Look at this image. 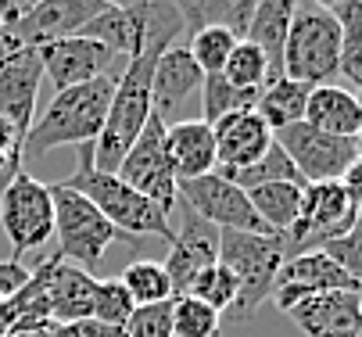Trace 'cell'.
<instances>
[{
    "mask_svg": "<svg viewBox=\"0 0 362 337\" xmlns=\"http://www.w3.org/2000/svg\"><path fill=\"white\" fill-rule=\"evenodd\" d=\"M133 298L122 287L119 276H108V280H97L93 287V316L90 319H100V323H112V326H122L129 316H133Z\"/></svg>",
    "mask_w": 362,
    "mask_h": 337,
    "instance_id": "34",
    "label": "cell"
},
{
    "mask_svg": "<svg viewBox=\"0 0 362 337\" xmlns=\"http://www.w3.org/2000/svg\"><path fill=\"white\" fill-rule=\"evenodd\" d=\"M313 8H323V11H334L337 4H344V0H308Z\"/></svg>",
    "mask_w": 362,
    "mask_h": 337,
    "instance_id": "43",
    "label": "cell"
},
{
    "mask_svg": "<svg viewBox=\"0 0 362 337\" xmlns=\"http://www.w3.org/2000/svg\"><path fill=\"white\" fill-rule=\"evenodd\" d=\"M122 287L129 291L133 305H158V302H173V287H169V276L162 269V262H129L122 269Z\"/></svg>",
    "mask_w": 362,
    "mask_h": 337,
    "instance_id": "29",
    "label": "cell"
},
{
    "mask_svg": "<svg viewBox=\"0 0 362 337\" xmlns=\"http://www.w3.org/2000/svg\"><path fill=\"white\" fill-rule=\"evenodd\" d=\"M355 101H358V108H362V86L355 90Z\"/></svg>",
    "mask_w": 362,
    "mask_h": 337,
    "instance_id": "46",
    "label": "cell"
},
{
    "mask_svg": "<svg viewBox=\"0 0 362 337\" xmlns=\"http://www.w3.org/2000/svg\"><path fill=\"white\" fill-rule=\"evenodd\" d=\"M108 8H144V4H151V0H105Z\"/></svg>",
    "mask_w": 362,
    "mask_h": 337,
    "instance_id": "42",
    "label": "cell"
},
{
    "mask_svg": "<svg viewBox=\"0 0 362 337\" xmlns=\"http://www.w3.org/2000/svg\"><path fill=\"white\" fill-rule=\"evenodd\" d=\"M112 93H115L112 76L58 90L54 101L47 105V112L29 126V133L22 140V162L40 158L54 148H86V143H97L100 129H105V119H108V108H112Z\"/></svg>",
    "mask_w": 362,
    "mask_h": 337,
    "instance_id": "2",
    "label": "cell"
},
{
    "mask_svg": "<svg viewBox=\"0 0 362 337\" xmlns=\"http://www.w3.org/2000/svg\"><path fill=\"white\" fill-rule=\"evenodd\" d=\"M358 337H362V333H358Z\"/></svg>",
    "mask_w": 362,
    "mask_h": 337,
    "instance_id": "47",
    "label": "cell"
},
{
    "mask_svg": "<svg viewBox=\"0 0 362 337\" xmlns=\"http://www.w3.org/2000/svg\"><path fill=\"white\" fill-rule=\"evenodd\" d=\"M323 337H358V333H323Z\"/></svg>",
    "mask_w": 362,
    "mask_h": 337,
    "instance_id": "45",
    "label": "cell"
},
{
    "mask_svg": "<svg viewBox=\"0 0 362 337\" xmlns=\"http://www.w3.org/2000/svg\"><path fill=\"white\" fill-rule=\"evenodd\" d=\"M273 140L287 151V158L294 162L305 187L308 183H337L344 176V169L355 162V143L351 140L320 133L308 122H294V126L273 133Z\"/></svg>",
    "mask_w": 362,
    "mask_h": 337,
    "instance_id": "10",
    "label": "cell"
},
{
    "mask_svg": "<svg viewBox=\"0 0 362 337\" xmlns=\"http://www.w3.org/2000/svg\"><path fill=\"white\" fill-rule=\"evenodd\" d=\"M115 176L122 183H129L140 198L158 205L165 215L176 212L180 183H176V172H173V162H169V151H165V122L158 115L147 119V126L133 140V148L122 155Z\"/></svg>",
    "mask_w": 362,
    "mask_h": 337,
    "instance_id": "8",
    "label": "cell"
},
{
    "mask_svg": "<svg viewBox=\"0 0 362 337\" xmlns=\"http://www.w3.org/2000/svg\"><path fill=\"white\" fill-rule=\"evenodd\" d=\"M337 183H341V190L348 194V201L362 212V158H355V162L344 169V176H341Z\"/></svg>",
    "mask_w": 362,
    "mask_h": 337,
    "instance_id": "39",
    "label": "cell"
},
{
    "mask_svg": "<svg viewBox=\"0 0 362 337\" xmlns=\"http://www.w3.org/2000/svg\"><path fill=\"white\" fill-rule=\"evenodd\" d=\"M216 172H219V169H216ZM219 176H226L230 183H237L240 190H255V187H266V183H301V187H305V179L298 176L294 162L287 158V151L280 148L276 140H273V148L258 158V162H251V165H244V169L219 172Z\"/></svg>",
    "mask_w": 362,
    "mask_h": 337,
    "instance_id": "26",
    "label": "cell"
},
{
    "mask_svg": "<svg viewBox=\"0 0 362 337\" xmlns=\"http://www.w3.org/2000/svg\"><path fill=\"white\" fill-rule=\"evenodd\" d=\"M180 201L190 205L204 223H212L216 230H240V233H269L251 208L247 190L230 183L219 172L197 176L190 183H180Z\"/></svg>",
    "mask_w": 362,
    "mask_h": 337,
    "instance_id": "12",
    "label": "cell"
},
{
    "mask_svg": "<svg viewBox=\"0 0 362 337\" xmlns=\"http://www.w3.org/2000/svg\"><path fill=\"white\" fill-rule=\"evenodd\" d=\"M255 101H258V90H237L223 76H204V83H201V122L216 126L219 119H226L233 112H255Z\"/></svg>",
    "mask_w": 362,
    "mask_h": 337,
    "instance_id": "28",
    "label": "cell"
},
{
    "mask_svg": "<svg viewBox=\"0 0 362 337\" xmlns=\"http://www.w3.org/2000/svg\"><path fill=\"white\" fill-rule=\"evenodd\" d=\"M355 219H358V208L348 201L341 183H308L298 223L287 233H280L284 262L294 255H305V252H320L323 244L344 237L355 226Z\"/></svg>",
    "mask_w": 362,
    "mask_h": 337,
    "instance_id": "7",
    "label": "cell"
},
{
    "mask_svg": "<svg viewBox=\"0 0 362 337\" xmlns=\"http://www.w3.org/2000/svg\"><path fill=\"white\" fill-rule=\"evenodd\" d=\"M47 309H50V323H62V326H72L79 319H90L93 316V287L97 280L58 259V255H50L47 262Z\"/></svg>",
    "mask_w": 362,
    "mask_h": 337,
    "instance_id": "18",
    "label": "cell"
},
{
    "mask_svg": "<svg viewBox=\"0 0 362 337\" xmlns=\"http://www.w3.org/2000/svg\"><path fill=\"white\" fill-rule=\"evenodd\" d=\"M219 333V312L204 302L183 295L173 298V337H216Z\"/></svg>",
    "mask_w": 362,
    "mask_h": 337,
    "instance_id": "33",
    "label": "cell"
},
{
    "mask_svg": "<svg viewBox=\"0 0 362 337\" xmlns=\"http://www.w3.org/2000/svg\"><path fill=\"white\" fill-rule=\"evenodd\" d=\"M22 172V140L0 122V190L8 187V179H15Z\"/></svg>",
    "mask_w": 362,
    "mask_h": 337,
    "instance_id": "37",
    "label": "cell"
},
{
    "mask_svg": "<svg viewBox=\"0 0 362 337\" xmlns=\"http://www.w3.org/2000/svg\"><path fill=\"white\" fill-rule=\"evenodd\" d=\"M212 133H216V169L219 172L244 169L273 148V129L255 112H233L219 119Z\"/></svg>",
    "mask_w": 362,
    "mask_h": 337,
    "instance_id": "19",
    "label": "cell"
},
{
    "mask_svg": "<svg viewBox=\"0 0 362 337\" xmlns=\"http://www.w3.org/2000/svg\"><path fill=\"white\" fill-rule=\"evenodd\" d=\"M305 122L313 129H320V133L351 140L362 129V108H358L351 90H344L337 83H327V86H313V93H308Z\"/></svg>",
    "mask_w": 362,
    "mask_h": 337,
    "instance_id": "22",
    "label": "cell"
},
{
    "mask_svg": "<svg viewBox=\"0 0 362 337\" xmlns=\"http://www.w3.org/2000/svg\"><path fill=\"white\" fill-rule=\"evenodd\" d=\"M29 276H33V269L22 259H15V255L0 262V302H11L22 287L29 283Z\"/></svg>",
    "mask_w": 362,
    "mask_h": 337,
    "instance_id": "38",
    "label": "cell"
},
{
    "mask_svg": "<svg viewBox=\"0 0 362 337\" xmlns=\"http://www.w3.org/2000/svg\"><path fill=\"white\" fill-rule=\"evenodd\" d=\"M294 326L308 337L362 333V291H323L287 309Z\"/></svg>",
    "mask_w": 362,
    "mask_h": 337,
    "instance_id": "17",
    "label": "cell"
},
{
    "mask_svg": "<svg viewBox=\"0 0 362 337\" xmlns=\"http://www.w3.org/2000/svg\"><path fill=\"white\" fill-rule=\"evenodd\" d=\"M126 337H173V302L136 305L133 316L122 323Z\"/></svg>",
    "mask_w": 362,
    "mask_h": 337,
    "instance_id": "35",
    "label": "cell"
},
{
    "mask_svg": "<svg viewBox=\"0 0 362 337\" xmlns=\"http://www.w3.org/2000/svg\"><path fill=\"white\" fill-rule=\"evenodd\" d=\"M169 4L180 15V22H183V29L190 36L201 32V29H209V25H223L237 40H244L251 11H255L258 0H169Z\"/></svg>",
    "mask_w": 362,
    "mask_h": 337,
    "instance_id": "23",
    "label": "cell"
},
{
    "mask_svg": "<svg viewBox=\"0 0 362 337\" xmlns=\"http://www.w3.org/2000/svg\"><path fill=\"white\" fill-rule=\"evenodd\" d=\"M223 79H226L230 86H237V90H262V86L273 79V72H269L266 54L258 51L255 43L237 40L233 54H230V61H226V69H223Z\"/></svg>",
    "mask_w": 362,
    "mask_h": 337,
    "instance_id": "31",
    "label": "cell"
},
{
    "mask_svg": "<svg viewBox=\"0 0 362 337\" xmlns=\"http://www.w3.org/2000/svg\"><path fill=\"white\" fill-rule=\"evenodd\" d=\"M69 190L83 194L100 215H105L119 233H133V237H158V240H169L173 244V219L151 205L147 198H140L129 183H122L115 172H100L93 165V143L79 148V162L76 169L62 179Z\"/></svg>",
    "mask_w": 362,
    "mask_h": 337,
    "instance_id": "3",
    "label": "cell"
},
{
    "mask_svg": "<svg viewBox=\"0 0 362 337\" xmlns=\"http://www.w3.org/2000/svg\"><path fill=\"white\" fill-rule=\"evenodd\" d=\"M50 326H54V323H47V326H15L4 337H50Z\"/></svg>",
    "mask_w": 362,
    "mask_h": 337,
    "instance_id": "41",
    "label": "cell"
},
{
    "mask_svg": "<svg viewBox=\"0 0 362 337\" xmlns=\"http://www.w3.org/2000/svg\"><path fill=\"white\" fill-rule=\"evenodd\" d=\"M40 79H43V65L33 47H22L8 61H0V122L18 140H25L29 126L36 122Z\"/></svg>",
    "mask_w": 362,
    "mask_h": 337,
    "instance_id": "14",
    "label": "cell"
},
{
    "mask_svg": "<svg viewBox=\"0 0 362 337\" xmlns=\"http://www.w3.org/2000/svg\"><path fill=\"white\" fill-rule=\"evenodd\" d=\"M233 47H237V36L223 25H209V29H201L190 36L187 43V51L194 58V65L204 72V76H223L230 54H233Z\"/></svg>",
    "mask_w": 362,
    "mask_h": 337,
    "instance_id": "30",
    "label": "cell"
},
{
    "mask_svg": "<svg viewBox=\"0 0 362 337\" xmlns=\"http://www.w3.org/2000/svg\"><path fill=\"white\" fill-rule=\"evenodd\" d=\"M341 69V25L330 11L298 4L287 43H284V76L305 86H327Z\"/></svg>",
    "mask_w": 362,
    "mask_h": 337,
    "instance_id": "5",
    "label": "cell"
},
{
    "mask_svg": "<svg viewBox=\"0 0 362 337\" xmlns=\"http://www.w3.org/2000/svg\"><path fill=\"white\" fill-rule=\"evenodd\" d=\"M247 198H251V208L258 212V219H262V226L269 233H287L301 215L305 187L301 183H266V187L247 190Z\"/></svg>",
    "mask_w": 362,
    "mask_h": 337,
    "instance_id": "25",
    "label": "cell"
},
{
    "mask_svg": "<svg viewBox=\"0 0 362 337\" xmlns=\"http://www.w3.org/2000/svg\"><path fill=\"white\" fill-rule=\"evenodd\" d=\"M165 151L176 172V183L216 172V133L201 119H176L165 126Z\"/></svg>",
    "mask_w": 362,
    "mask_h": 337,
    "instance_id": "20",
    "label": "cell"
},
{
    "mask_svg": "<svg viewBox=\"0 0 362 337\" xmlns=\"http://www.w3.org/2000/svg\"><path fill=\"white\" fill-rule=\"evenodd\" d=\"M341 25V76L358 90L362 86V0H344L330 11Z\"/></svg>",
    "mask_w": 362,
    "mask_h": 337,
    "instance_id": "27",
    "label": "cell"
},
{
    "mask_svg": "<svg viewBox=\"0 0 362 337\" xmlns=\"http://www.w3.org/2000/svg\"><path fill=\"white\" fill-rule=\"evenodd\" d=\"M320 252H327V255H330V259L351 276V283L362 291V212H358L355 226H351L344 237L330 240V244H323Z\"/></svg>",
    "mask_w": 362,
    "mask_h": 337,
    "instance_id": "36",
    "label": "cell"
},
{
    "mask_svg": "<svg viewBox=\"0 0 362 337\" xmlns=\"http://www.w3.org/2000/svg\"><path fill=\"white\" fill-rule=\"evenodd\" d=\"M108 4L105 0H40V4L15 22L8 32L15 36L18 47H43V43H54L65 36H76L90 18H97Z\"/></svg>",
    "mask_w": 362,
    "mask_h": 337,
    "instance_id": "15",
    "label": "cell"
},
{
    "mask_svg": "<svg viewBox=\"0 0 362 337\" xmlns=\"http://www.w3.org/2000/svg\"><path fill=\"white\" fill-rule=\"evenodd\" d=\"M72 333L76 337H126L122 326L100 323V319H79V323H72Z\"/></svg>",
    "mask_w": 362,
    "mask_h": 337,
    "instance_id": "40",
    "label": "cell"
},
{
    "mask_svg": "<svg viewBox=\"0 0 362 337\" xmlns=\"http://www.w3.org/2000/svg\"><path fill=\"white\" fill-rule=\"evenodd\" d=\"M219 262L237 280V302L233 316L247 319L258 305L273 295L276 273L284 266V244L280 233H240V230H219Z\"/></svg>",
    "mask_w": 362,
    "mask_h": 337,
    "instance_id": "4",
    "label": "cell"
},
{
    "mask_svg": "<svg viewBox=\"0 0 362 337\" xmlns=\"http://www.w3.org/2000/svg\"><path fill=\"white\" fill-rule=\"evenodd\" d=\"M323 291H358V287L327 252H305L280 266L269 298L276 302L280 312H287L291 305L313 298V295H323Z\"/></svg>",
    "mask_w": 362,
    "mask_h": 337,
    "instance_id": "13",
    "label": "cell"
},
{
    "mask_svg": "<svg viewBox=\"0 0 362 337\" xmlns=\"http://www.w3.org/2000/svg\"><path fill=\"white\" fill-rule=\"evenodd\" d=\"M201 83H204V72L194 65L187 47H169V51H162L151 76V112L165 126H173L183 105L194 93H201Z\"/></svg>",
    "mask_w": 362,
    "mask_h": 337,
    "instance_id": "16",
    "label": "cell"
},
{
    "mask_svg": "<svg viewBox=\"0 0 362 337\" xmlns=\"http://www.w3.org/2000/svg\"><path fill=\"white\" fill-rule=\"evenodd\" d=\"M0 223L15 248V259L25 252L43 248L54 237V201H50V187L40 183L29 172H18L0 190Z\"/></svg>",
    "mask_w": 362,
    "mask_h": 337,
    "instance_id": "9",
    "label": "cell"
},
{
    "mask_svg": "<svg viewBox=\"0 0 362 337\" xmlns=\"http://www.w3.org/2000/svg\"><path fill=\"white\" fill-rule=\"evenodd\" d=\"M190 298L204 302V305L216 309V312H226L237 302V280H233V273L223 262H212L209 269L197 273V280L190 287Z\"/></svg>",
    "mask_w": 362,
    "mask_h": 337,
    "instance_id": "32",
    "label": "cell"
},
{
    "mask_svg": "<svg viewBox=\"0 0 362 337\" xmlns=\"http://www.w3.org/2000/svg\"><path fill=\"white\" fill-rule=\"evenodd\" d=\"M176 40V32H158L154 40H147V47L126 61V69L115 79V93H112V108L105 119L97 143H93V165L100 172H115L122 155L133 148V140L140 136V129L147 126L151 112V76L158 65L162 51H169Z\"/></svg>",
    "mask_w": 362,
    "mask_h": 337,
    "instance_id": "1",
    "label": "cell"
},
{
    "mask_svg": "<svg viewBox=\"0 0 362 337\" xmlns=\"http://www.w3.org/2000/svg\"><path fill=\"white\" fill-rule=\"evenodd\" d=\"M308 93H313V86L280 76V79H273V83H266L262 90H258L255 115L262 119L273 133H280V129H287V126H294V122H305Z\"/></svg>",
    "mask_w": 362,
    "mask_h": 337,
    "instance_id": "24",
    "label": "cell"
},
{
    "mask_svg": "<svg viewBox=\"0 0 362 337\" xmlns=\"http://www.w3.org/2000/svg\"><path fill=\"white\" fill-rule=\"evenodd\" d=\"M40 65H43V79L54 83V90H69V86H83L93 79H119V72L126 69L122 58H115L108 47H100L90 36H65L54 43L36 47Z\"/></svg>",
    "mask_w": 362,
    "mask_h": 337,
    "instance_id": "11",
    "label": "cell"
},
{
    "mask_svg": "<svg viewBox=\"0 0 362 337\" xmlns=\"http://www.w3.org/2000/svg\"><path fill=\"white\" fill-rule=\"evenodd\" d=\"M50 201H54V240H58L54 255L90 273L122 233L65 183H50Z\"/></svg>",
    "mask_w": 362,
    "mask_h": 337,
    "instance_id": "6",
    "label": "cell"
},
{
    "mask_svg": "<svg viewBox=\"0 0 362 337\" xmlns=\"http://www.w3.org/2000/svg\"><path fill=\"white\" fill-rule=\"evenodd\" d=\"M294 11H298V0H258L251 11V22H247V32H244V40L266 54L273 79L284 76V43H287Z\"/></svg>",
    "mask_w": 362,
    "mask_h": 337,
    "instance_id": "21",
    "label": "cell"
},
{
    "mask_svg": "<svg viewBox=\"0 0 362 337\" xmlns=\"http://www.w3.org/2000/svg\"><path fill=\"white\" fill-rule=\"evenodd\" d=\"M351 143H355V158H362V129L351 136Z\"/></svg>",
    "mask_w": 362,
    "mask_h": 337,
    "instance_id": "44",
    "label": "cell"
}]
</instances>
